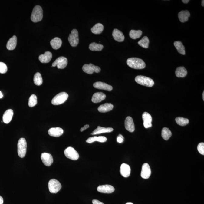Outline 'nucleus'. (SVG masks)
Wrapping results in <instances>:
<instances>
[{
	"label": "nucleus",
	"instance_id": "b1692460",
	"mask_svg": "<svg viewBox=\"0 0 204 204\" xmlns=\"http://www.w3.org/2000/svg\"><path fill=\"white\" fill-rule=\"evenodd\" d=\"M13 115L12 109H8L5 111L3 116V121L5 124H8L12 121Z\"/></svg>",
	"mask_w": 204,
	"mask_h": 204
},
{
	"label": "nucleus",
	"instance_id": "f03ea898",
	"mask_svg": "<svg viewBox=\"0 0 204 204\" xmlns=\"http://www.w3.org/2000/svg\"><path fill=\"white\" fill-rule=\"evenodd\" d=\"M43 18V10L42 7L39 5H36L33 9L32 12L31 19L33 22H37L42 20Z\"/></svg>",
	"mask_w": 204,
	"mask_h": 204
},
{
	"label": "nucleus",
	"instance_id": "20e7f679",
	"mask_svg": "<svg viewBox=\"0 0 204 204\" xmlns=\"http://www.w3.org/2000/svg\"><path fill=\"white\" fill-rule=\"evenodd\" d=\"M27 143L26 140L21 138L18 143V153L20 157L23 158L25 157L27 152Z\"/></svg>",
	"mask_w": 204,
	"mask_h": 204
},
{
	"label": "nucleus",
	"instance_id": "9b49d317",
	"mask_svg": "<svg viewBox=\"0 0 204 204\" xmlns=\"http://www.w3.org/2000/svg\"><path fill=\"white\" fill-rule=\"evenodd\" d=\"M151 174V170L150 165L147 163L143 164L141 170V176L144 179H148Z\"/></svg>",
	"mask_w": 204,
	"mask_h": 204
},
{
	"label": "nucleus",
	"instance_id": "c9c22d12",
	"mask_svg": "<svg viewBox=\"0 0 204 204\" xmlns=\"http://www.w3.org/2000/svg\"><path fill=\"white\" fill-rule=\"evenodd\" d=\"M176 123L178 124L181 126H185L189 123V120L188 119L178 117L176 118Z\"/></svg>",
	"mask_w": 204,
	"mask_h": 204
},
{
	"label": "nucleus",
	"instance_id": "4c0bfd02",
	"mask_svg": "<svg viewBox=\"0 0 204 204\" xmlns=\"http://www.w3.org/2000/svg\"><path fill=\"white\" fill-rule=\"evenodd\" d=\"M37 104V98L36 95H32L29 99L28 106L30 107H33Z\"/></svg>",
	"mask_w": 204,
	"mask_h": 204
},
{
	"label": "nucleus",
	"instance_id": "72a5a7b5",
	"mask_svg": "<svg viewBox=\"0 0 204 204\" xmlns=\"http://www.w3.org/2000/svg\"><path fill=\"white\" fill-rule=\"evenodd\" d=\"M104 46L101 44L93 42L90 44L89 48L91 51H101L103 49Z\"/></svg>",
	"mask_w": 204,
	"mask_h": 204
},
{
	"label": "nucleus",
	"instance_id": "473e14b6",
	"mask_svg": "<svg viewBox=\"0 0 204 204\" xmlns=\"http://www.w3.org/2000/svg\"><path fill=\"white\" fill-rule=\"evenodd\" d=\"M142 35V31L140 30H132L129 32V36L133 39L139 38Z\"/></svg>",
	"mask_w": 204,
	"mask_h": 204
},
{
	"label": "nucleus",
	"instance_id": "6ab92c4d",
	"mask_svg": "<svg viewBox=\"0 0 204 204\" xmlns=\"http://www.w3.org/2000/svg\"><path fill=\"white\" fill-rule=\"evenodd\" d=\"M191 16L188 10L181 11L178 14V17L181 22L185 23L188 21L189 18Z\"/></svg>",
	"mask_w": 204,
	"mask_h": 204
},
{
	"label": "nucleus",
	"instance_id": "f8f14e48",
	"mask_svg": "<svg viewBox=\"0 0 204 204\" xmlns=\"http://www.w3.org/2000/svg\"><path fill=\"white\" fill-rule=\"evenodd\" d=\"M41 157L42 162L47 166H50L53 162V156L49 153H42L41 155Z\"/></svg>",
	"mask_w": 204,
	"mask_h": 204
},
{
	"label": "nucleus",
	"instance_id": "f257e3e1",
	"mask_svg": "<svg viewBox=\"0 0 204 204\" xmlns=\"http://www.w3.org/2000/svg\"><path fill=\"white\" fill-rule=\"evenodd\" d=\"M127 64L130 68L135 69H142L145 68L146 64L143 61L137 58H131L127 59Z\"/></svg>",
	"mask_w": 204,
	"mask_h": 204
},
{
	"label": "nucleus",
	"instance_id": "dca6fc26",
	"mask_svg": "<svg viewBox=\"0 0 204 204\" xmlns=\"http://www.w3.org/2000/svg\"><path fill=\"white\" fill-rule=\"evenodd\" d=\"M94 87L97 89L111 91L112 90V87L106 83L102 82H97L94 83L93 85Z\"/></svg>",
	"mask_w": 204,
	"mask_h": 204
},
{
	"label": "nucleus",
	"instance_id": "ddd939ff",
	"mask_svg": "<svg viewBox=\"0 0 204 204\" xmlns=\"http://www.w3.org/2000/svg\"><path fill=\"white\" fill-rule=\"evenodd\" d=\"M143 125L145 128H148L152 126V117L150 114L147 112L143 113L142 115Z\"/></svg>",
	"mask_w": 204,
	"mask_h": 204
},
{
	"label": "nucleus",
	"instance_id": "79ce46f5",
	"mask_svg": "<svg viewBox=\"0 0 204 204\" xmlns=\"http://www.w3.org/2000/svg\"><path fill=\"white\" fill-rule=\"evenodd\" d=\"M89 127V125L88 124L84 126H83V127H82L80 129L81 132H83L84 131L86 130V129H87Z\"/></svg>",
	"mask_w": 204,
	"mask_h": 204
},
{
	"label": "nucleus",
	"instance_id": "4be33fe9",
	"mask_svg": "<svg viewBox=\"0 0 204 204\" xmlns=\"http://www.w3.org/2000/svg\"><path fill=\"white\" fill-rule=\"evenodd\" d=\"M114 129L111 127H101V126H98L96 129L92 132L91 133L92 135H95L97 134H100L102 133H109L113 131Z\"/></svg>",
	"mask_w": 204,
	"mask_h": 204
},
{
	"label": "nucleus",
	"instance_id": "cd10ccee",
	"mask_svg": "<svg viewBox=\"0 0 204 204\" xmlns=\"http://www.w3.org/2000/svg\"><path fill=\"white\" fill-rule=\"evenodd\" d=\"M107 140V139L106 137L104 136L96 137L94 136L90 137L87 140H86V142L89 143H92L95 142V141H98L101 143H104L106 142Z\"/></svg>",
	"mask_w": 204,
	"mask_h": 204
},
{
	"label": "nucleus",
	"instance_id": "f704fd0d",
	"mask_svg": "<svg viewBox=\"0 0 204 204\" xmlns=\"http://www.w3.org/2000/svg\"><path fill=\"white\" fill-rule=\"evenodd\" d=\"M150 40L147 36H144L143 38L138 42V45L142 48H148Z\"/></svg>",
	"mask_w": 204,
	"mask_h": 204
},
{
	"label": "nucleus",
	"instance_id": "58836bf2",
	"mask_svg": "<svg viewBox=\"0 0 204 204\" xmlns=\"http://www.w3.org/2000/svg\"><path fill=\"white\" fill-rule=\"evenodd\" d=\"M7 67L5 64L3 62H0V73L2 74H5L7 72Z\"/></svg>",
	"mask_w": 204,
	"mask_h": 204
},
{
	"label": "nucleus",
	"instance_id": "4468645a",
	"mask_svg": "<svg viewBox=\"0 0 204 204\" xmlns=\"http://www.w3.org/2000/svg\"><path fill=\"white\" fill-rule=\"evenodd\" d=\"M125 127L127 131L130 132L134 131L135 127L133 119L130 117H127L125 121Z\"/></svg>",
	"mask_w": 204,
	"mask_h": 204
},
{
	"label": "nucleus",
	"instance_id": "2f4dec72",
	"mask_svg": "<svg viewBox=\"0 0 204 204\" xmlns=\"http://www.w3.org/2000/svg\"><path fill=\"white\" fill-rule=\"evenodd\" d=\"M161 136L164 140H167L172 136L171 131L168 128H163L161 132Z\"/></svg>",
	"mask_w": 204,
	"mask_h": 204
},
{
	"label": "nucleus",
	"instance_id": "c03bdc74",
	"mask_svg": "<svg viewBox=\"0 0 204 204\" xmlns=\"http://www.w3.org/2000/svg\"><path fill=\"white\" fill-rule=\"evenodd\" d=\"M4 203V200L3 198L0 196V204H3Z\"/></svg>",
	"mask_w": 204,
	"mask_h": 204
},
{
	"label": "nucleus",
	"instance_id": "39448f33",
	"mask_svg": "<svg viewBox=\"0 0 204 204\" xmlns=\"http://www.w3.org/2000/svg\"><path fill=\"white\" fill-rule=\"evenodd\" d=\"M68 95L66 92H62L58 94L51 101V103L54 105H59L64 103L67 100Z\"/></svg>",
	"mask_w": 204,
	"mask_h": 204
},
{
	"label": "nucleus",
	"instance_id": "ea45409f",
	"mask_svg": "<svg viewBox=\"0 0 204 204\" xmlns=\"http://www.w3.org/2000/svg\"><path fill=\"white\" fill-rule=\"evenodd\" d=\"M197 150L201 154L204 155V143H201L198 145Z\"/></svg>",
	"mask_w": 204,
	"mask_h": 204
},
{
	"label": "nucleus",
	"instance_id": "e433bc0d",
	"mask_svg": "<svg viewBox=\"0 0 204 204\" xmlns=\"http://www.w3.org/2000/svg\"><path fill=\"white\" fill-rule=\"evenodd\" d=\"M34 82L36 86H39L41 85L43 82L41 75L39 72L36 73L34 77Z\"/></svg>",
	"mask_w": 204,
	"mask_h": 204
},
{
	"label": "nucleus",
	"instance_id": "c756f323",
	"mask_svg": "<svg viewBox=\"0 0 204 204\" xmlns=\"http://www.w3.org/2000/svg\"><path fill=\"white\" fill-rule=\"evenodd\" d=\"M104 29V26L103 24L100 23L96 24L93 27L91 28V31L94 34L98 35L101 34L103 32Z\"/></svg>",
	"mask_w": 204,
	"mask_h": 204
},
{
	"label": "nucleus",
	"instance_id": "a878e982",
	"mask_svg": "<svg viewBox=\"0 0 204 204\" xmlns=\"http://www.w3.org/2000/svg\"><path fill=\"white\" fill-rule=\"evenodd\" d=\"M17 37L16 36H13L11 38L8 42L7 48L9 51H12L15 49L17 45Z\"/></svg>",
	"mask_w": 204,
	"mask_h": 204
},
{
	"label": "nucleus",
	"instance_id": "9d476101",
	"mask_svg": "<svg viewBox=\"0 0 204 204\" xmlns=\"http://www.w3.org/2000/svg\"><path fill=\"white\" fill-rule=\"evenodd\" d=\"M83 70L84 72L87 74H91L95 72L98 73L101 71V68L99 67L90 64H86L83 67Z\"/></svg>",
	"mask_w": 204,
	"mask_h": 204
},
{
	"label": "nucleus",
	"instance_id": "a211bd4d",
	"mask_svg": "<svg viewBox=\"0 0 204 204\" xmlns=\"http://www.w3.org/2000/svg\"><path fill=\"white\" fill-rule=\"evenodd\" d=\"M63 129L60 127H53L50 129L48 131V134L50 136L58 137L63 134Z\"/></svg>",
	"mask_w": 204,
	"mask_h": 204
},
{
	"label": "nucleus",
	"instance_id": "09e8293b",
	"mask_svg": "<svg viewBox=\"0 0 204 204\" xmlns=\"http://www.w3.org/2000/svg\"><path fill=\"white\" fill-rule=\"evenodd\" d=\"M203 101H204V92H203Z\"/></svg>",
	"mask_w": 204,
	"mask_h": 204
},
{
	"label": "nucleus",
	"instance_id": "de8ad7c7",
	"mask_svg": "<svg viewBox=\"0 0 204 204\" xmlns=\"http://www.w3.org/2000/svg\"><path fill=\"white\" fill-rule=\"evenodd\" d=\"M204 1H203H203H202V6H203V7H204Z\"/></svg>",
	"mask_w": 204,
	"mask_h": 204
},
{
	"label": "nucleus",
	"instance_id": "2eb2a0df",
	"mask_svg": "<svg viewBox=\"0 0 204 204\" xmlns=\"http://www.w3.org/2000/svg\"><path fill=\"white\" fill-rule=\"evenodd\" d=\"M97 191L99 192L104 194H110L115 191V188L110 185H101L97 188Z\"/></svg>",
	"mask_w": 204,
	"mask_h": 204
},
{
	"label": "nucleus",
	"instance_id": "8fccbe9b",
	"mask_svg": "<svg viewBox=\"0 0 204 204\" xmlns=\"http://www.w3.org/2000/svg\"><path fill=\"white\" fill-rule=\"evenodd\" d=\"M126 204H133L132 203H126Z\"/></svg>",
	"mask_w": 204,
	"mask_h": 204
},
{
	"label": "nucleus",
	"instance_id": "412c9836",
	"mask_svg": "<svg viewBox=\"0 0 204 204\" xmlns=\"http://www.w3.org/2000/svg\"><path fill=\"white\" fill-rule=\"evenodd\" d=\"M112 36L114 39L117 41L122 42L124 40L125 37L123 33L117 29H115L113 30Z\"/></svg>",
	"mask_w": 204,
	"mask_h": 204
},
{
	"label": "nucleus",
	"instance_id": "5701e85b",
	"mask_svg": "<svg viewBox=\"0 0 204 204\" xmlns=\"http://www.w3.org/2000/svg\"><path fill=\"white\" fill-rule=\"evenodd\" d=\"M106 95L102 92H97L93 95L92 101L94 103H100L105 99Z\"/></svg>",
	"mask_w": 204,
	"mask_h": 204
},
{
	"label": "nucleus",
	"instance_id": "49530a36",
	"mask_svg": "<svg viewBox=\"0 0 204 204\" xmlns=\"http://www.w3.org/2000/svg\"><path fill=\"white\" fill-rule=\"evenodd\" d=\"M3 97V95L2 92L0 91V99L2 98Z\"/></svg>",
	"mask_w": 204,
	"mask_h": 204
},
{
	"label": "nucleus",
	"instance_id": "c85d7f7f",
	"mask_svg": "<svg viewBox=\"0 0 204 204\" xmlns=\"http://www.w3.org/2000/svg\"><path fill=\"white\" fill-rule=\"evenodd\" d=\"M175 73L176 77H184L187 75L188 71L184 67H179L176 68Z\"/></svg>",
	"mask_w": 204,
	"mask_h": 204
},
{
	"label": "nucleus",
	"instance_id": "0eeeda50",
	"mask_svg": "<svg viewBox=\"0 0 204 204\" xmlns=\"http://www.w3.org/2000/svg\"><path fill=\"white\" fill-rule=\"evenodd\" d=\"M68 41L71 46L75 47L79 43L78 32L77 30L73 29L68 38Z\"/></svg>",
	"mask_w": 204,
	"mask_h": 204
},
{
	"label": "nucleus",
	"instance_id": "f3484780",
	"mask_svg": "<svg viewBox=\"0 0 204 204\" xmlns=\"http://www.w3.org/2000/svg\"><path fill=\"white\" fill-rule=\"evenodd\" d=\"M130 166L125 163L121 164L120 167V173L122 176L125 178L128 177L130 176Z\"/></svg>",
	"mask_w": 204,
	"mask_h": 204
},
{
	"label": "nucleus",
	"instance_id": "a19ab883",
	"mask_svg": "<svg viewBox=\"0 0 204 204\" xmlns=\"http://www.w3.org/2000/svg\"><path fill=\"white\" fill-rule=\"evenodd\" d=\"M124 138L123 135L121 134H119L117 138V142L120 143H122L123 141H124Z\"/></svg>",
	"mask_w": 204,
	"mask_h": 204
},
{
	"label": "nucleus",
	"instance_id": "6e6552de",
	"mask_svg": "<svg viewBox=\"0 0 204 204\" xmlns=\"http://www.w3.org/2000/svg\"><path fill=\"white\" fill-rule=\"evenodd\" d=\"M64 154L66 157L73 160H77L79 158L77 152L72 147H67L64 150Z\"/></svg>",
	"mask_w": 204,
	"mask_h": 204
},
{
	"label": "nucleus",
	"instance_id": "37998d69",
	"mask_svg": "<svg viewBox=\"0 0 204 204\" xmlns=\"http://www.w3.org/2000/svg\"><path fill=\"white\" fill-rule=\"evenodd\" d=\"M93 204H104L102 202H100L99 201L97 200H94L92 201Z\"/></svg>",
	"mask_w": 204,
	"mask_h": 204
},
{
	"label": "nucleus",
	"instance_id": "a18cd8bd",
	"mask_svg": "<svg viewBox=\"0 0 204 204\" xmlns=\"http://www.w3.org/2000/svg\"><path fill=\"white\" fill-rule=\"evenodd\" d=\"M182 2L185 4H188L189 2V0H182Z\"/></svg>",
	"mask_w": 204,
	"mask_h": 204
},
{
	"label": "nucleus",
	"instance_id": "7c9ffc66",
	"mask_svg": "<svg viewBox=\"0 0 204 204\" xmlns=\"http://www.w3.org/2000/svg\"><path fill=\"white\" fill-rule=\"evenodd\" d=\"M174 45L176 50H177L178 52L181 54L183 55L185 54V48L184 45H183L182 42L179 41H175L174 43Z\"/></svg>",
	"mask_w": 204,
	"mask_h": 204
},
{
	"label": "nucleus",
	"instance_id": "7ed1b4c3",
	"mask_svg": "<svg viewBox=\"0 0 204 204\" xmlns=\"http://www.w3.org/2000/svg\"><path fill=\"white\" fill-rule=\"evenodd\" d=\"M135 81L138 84L147 87H152L154 84V82L153 79L145 76L141 75L137 76L135 77Z\"/></svg>",
	"mask_w": 204,
	"mask_h": 204
},
{
	"label": "nucleus",
	"instance_id": "aec40b11",
	"mask_svg": "<svg viewBox=\"0 0 204 204\" xmlns=\"http://www.w3.org/2000/svg\"><path fill=\"white\" fill-rule=\"evenodd\" d=\"M52 57V54L50 51H46L44 54L40 55L39 59L42 63H48L51 61Z\"/></svg>",
	"mask_w": 204,
	"mask_h": 204
},
{
	"label": "nucleus",
	"instance_id": "bb28decb",
	"mask_svg": "<svg viewBox=\"0 0 204 204\" xmlns=\"http://www.w3.org/2000/svg\"><path fill=\"white\" fill-rule=\"evenodd\" d=\"M50 43L53 49L57 50L61 46L62 41L59 38L56 37L52 39Z\"/></svg>",
	"mask_w": 204,
	"mask_h": 204
},
{
	"label": "nucleus",
	"instance_id": "393cba45",
	"mask_svg": "<svg viewBox=\"0 0 204 204\" xmlns=\"http://www.w3.org/2000/svg\"><path fill=\"white\" fill-rule=\"evenodd\" d=\"M114 106L112 104L106 103L99 107L98 110L100 112L105 113L112 110Z\"/></svg>",
	"mask_w": 204,
	"mask_h": 204
},
{
	"label": "nucleus",
	"instance_id": "423d86ee",
	"mask_svg": "<svg viewBox=\"0 0 204 204\" xmlns=\"http://www.w3.org/2000/svg\"><path fill=\"white\" fill-rule=\"evenodd\" d=\"M48 187L50 192L56 194L61 189L62 186L59 181L56 179H52L48 182Z\"/></svg>",
	"mask_w": 204,
	"mask_h": 204
},
{
	"label": "nucleus",
	"instance_id": "1a4fd4ad",
	"mask_svg": "<svg viewBox=\"0 0 204 204\" xmlns=\"http://www.w3.org/2000/svg\"><path fill=\"white\" fill-rule=\"evenodd\" d=\"M68 64V60L67 58L61 56L58 58L56 60L53 62L52 67H57L58 69H64L66 67Z\"/></svg>",
	"mask_w": 204,
	"mask_h": 204
}]
</instances>
